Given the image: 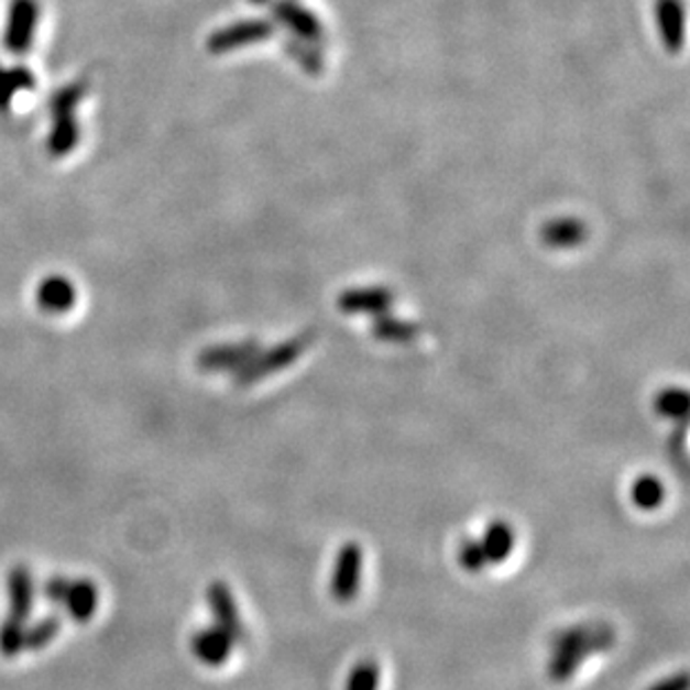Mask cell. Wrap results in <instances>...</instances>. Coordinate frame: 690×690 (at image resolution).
Here are the masks:
<instances>
[{
    "instance_id": "2e32d148",
    "label": "cell",
    "mask_w": 690,
    "mask_h": 690,
    "mask_svg": "<svg viewBox=\"0 0 690 690\" xmlns=\"http://www.w3.org/2000/svg\"><path fill=\"white\" fill-rule=\"evenodd\" d=\"M371 333L375 340L380 342H390V344H405L418 338V327L414 322L407 320H398L390 314H380L373 320Z\"/></svg>"
},
{
    "instance_id": "277c9868",
    "label": "cell",
    "mask_w": 690,
    "mask_h": 690,
    "mask_svg": "<svg viewBox=\"0 0 690 690\" xmlns=\"http://www.w3.org/2000/svg\"><path fill=\"white\" fill-rule=\"evenodd\" d=\"M362 577V548L355 541H347L336 559V568L331 574V596L340 603H349L355 599L360 590Z\"/></svg>"
},
{
    "instance_id": "5b68a950",
    "label": "cell",
    "mask_w": 690,
    "mask_h": 690,
    "mask_svg": "<svg viewBox=\"0 0 690 690\" xmlns=\"http://www.w3.org/2000/svg\"><path fill=\"white\" fill-rule=\"evenodd\" d=\"M271 34H273V25L266 21H242L236 25H228L223 30H217L208 39L206 45L212 54H223V52H233L242 45L266 41L271 39Z\"/></svg>"
},
{
    "instance_id": "ffe728a7",
    "label": "cell",
    "mask_w": 690,
    "mask_h": 690,
    "mask_svg": "<svg viewBox=\"0 0 690 690\" xmlns=\"http://www.w3.org/2000/svg\"><path fill=\"white\" fill-rule=\"evenodd\" d=\"M664 499H666V488H664V483H661L657 477H653V474L639 477V479L633 483V488H631V501H633L639 510H646V512L657 510V507L664 503Z\"/></svg>"
},
{
    "instance_id": "4fadbf2b",
    "label": "cell",
    "mask_w": 690,
    "mask_h": 690,
    "mask_svg": "<svg viewBox=\"0 0 690 690\" xmlns=\"http://www.w3.org/2000/svg\"><path fill=\"white\" fill-rule=\"evenodd\" d=\"M514 544H516L514 529L505 521H492L485 527V534L481 539V546L490 563H503L512 555Z\"/></svg>"
},
{
    "instance_id": "8992f818",
    "label": "cell",
    "mask_w": 690,
    "mask_h": 690,
    "mask_svg": "<svg viewBox=\"0 0 690 690\" xmlns=\"http://www.w3.org/2000/svg\"><path fill=\"white\" fill-rule=\"evenodd\" d=\"M208 603H210V610H212L217 626L221 631H226L230 637H233L236 644L244 642L247 639V628L242 624L238 603H236L233 594H230V588L226 583H221V581H215L208 588Z\"/></svg>"
},
{
    "instance_id": "6da1fadb",
    "label": "cell",
    "mask_w": 690,
    "mask_h": 690,
    "mask_svg": "<svg viewBox=\"0 0 690 690\" xmlns=\"http://www.w3.org/2000/svg\"><path fill=\"white\" fill-rule=\"evenodd\" d=\"M314 333L306 331L291 340H284L271 349H260L247 364H242L238 371H233L238 387H251L260 380H266L269 375H275L291 366L306 349L314 344Z\"/></svg>"
},
{
    "instance_id": "9a60e30c",
    "label": "cell",
    "mask_w": 690,
    "mask_h": 690,
    "mask_svg": "<svg viewBox=\"0 0 690 690\" xmlns=\"http://www.w3.org/2000/svg\"><path fill=\"white\" fill-rule=\"evenodd\" d=\"M81 139V128L76 121V114L67 117H54L52 132L47 136V152L52 157H65L76 147Z\"/></svg>"
},
{
    "instance_id": "ac0fdd59",
    "label": "cell",
    "mask_w": 690,
    "mask_h": 690,
    "mask_svg": "<svg viewBox=\"0 0 690 690\" xmlns=\"http://www.w3.org/2000/svg\"><path fill=\"white\" fill-rule=\"evenodd\" d=\"M275 14L277 19L291 28L295 34L304 36V39H318L320 36V23L316 17H311V12L302 10L299 6L295 3H288V0H284V3H277L275 6Z\"/></svg>"
},
{
    "instance_id": "9c48e42d",
    "label": "cell",
    "mask_w": 690,
    "mask_h": 690,
    "mask_svg": "<svg viewBox=\"0 0 690 690\" xmlns=\"http://www.w3.org/2000/svg\"><path fill=\"white\" fill-rule=\"evenodd\" d=\"M233 646H236V639L226 631H221L219 626L204 628L193 637V653L206 666L226 664L230 653H233Z\"/></svg>"
},
{
    "instance_id": "7a4b0ae2",
    "label": "cell",
    "mask_w": 690,
    "mask_h": 690,
    "mask_svg": "<svg viewBox=\"0 0 690 690\" xmlns=\"http://www.w3.org/2000/svg\"><path fill=\"white\" fill-rule=\"evenodd\" d=\"M617 642V633L605 622L577 624L552 635V650H563L581 657L583 661L594 653H605Z\"/></svg>"
},
{
    "instance_id": "ba28073f",
    "label": "cell",
    "mask_w": 690,
    "mask_h": 690,
    "mask_svg": "<svg viewBox=\"0 0 690 690\" xmlns=\"http://www.w3.org/2000/svg\"><path fill=\"white\" fill-rule=\"evenodd\" d=\"M394 302V293L390 288H349L340 295L338 306L344 314H366V316H380L387 314Z\"/></svg>"
},
{
    "instance_id": "5bb4252c",
    "label": "cell",
    "mask_w": 690,
    "mask_h": 690,
    "mask_svg": "<svg viewBox=\"0 0 690 690\" xmlns=\"http://www.w3.org/2000/svg\"><path fill=\"white\" fill-rule=\"evenodd\" d=\"M657 21L666 47L677 52L683 41V10L679 0H657Z\"/></svg>"
},
{
    "instance_id": "8fae6325",
    "label": "cell",
    "mask_w": 690,
    "mask_h": 690,
    "mask_svg": "<svg viewBox=\"0 0 690 690\" xmlns=\"http://www.w3.org/2000/svg\"><path fill=\"white\" fill-rule=\"evenodd\" d=\"M36 76L25 65L3 67L0 65V114H8L12 110V101L17 95L34 90Z\"/></svg>"
},
{
    "instance_id": "30bf717a",
    "label": "cell",
    "mask_w": 690,
    "mask_h": 690,
    "mask_svg": "<svg viewBox=\"0 0 690 690\" xmlns=\"http://www.w3.org/2000/svg\"><path fill=\"white\" fill-rule=\"evenodd\" d=\"M36 302L47 314H65L76 302V288L67 277L50 275L39 284Z\"/></svg>"
},
{
    "instance_id": "7402d4cb",
    "label": "cell",
    "mask_w": 690,
    "mask_h": 690,
    "mask_svg": "<svg viewBox=\"0 0 690 690\" xmlns=\"http://www.w3.org/2000/svg\"><path fill=\"white\" fill-rule=\"evenodd\" d=\"M380 683V666L373 659L358 661L344 683V690H377Z\"/></svg>"
},
{
    "instance_id": "d4e9b609",
    "label": "cell",
    "mask_w": 690,
    "mask_h": 690,
    "mask_svg": "<svg viewBox=\"0 0 690 690\" xmlns=\"http://www.w3.org/2000/svg\"><path fill=\"white\" fill-rule=\"evenodd\" d=\"M648 690H688V675H686V670H679V672L668 675L666 679L657 681Z\"/></svg>"
},
{
    "instance_id": "cb8c5ba5",
    "label": "cell",
    "mask_w": 690,
    "mask_h": 690,
    "mask_svg": "<svg viewBox=\"0 0 690 690\" xmlns=\"http://www.w3.org/2000/svg\"><path fill=\"white\" fill-rule=\"evenodd\" d=\"M581 664H583L581 657H577V655H572V653L555 650V655H552V659H550V666H548V675H550L552 681L566 683V681H570V679L577 675V670H579Z\"/></svg>"
},
{
    "instance_id": "e0dca14e",
    "label": "cell",
    "mask_w": 690,
    "mask_h": 690,
    "mask_svg": "<svg viewBox=\"0 0 690 690\" xmlns=\"http://www.w3.org/2000/svg\"><path fill=\"white\" fill-rule=\"evenodd\" d=\"M585 240V226L577 219H557L544 228V242L552 249H574Z\"/></svg>"
},
{
    "instance_id": "52a82bcc",
    "label": "cell",
    "mask_w": 690,
    "mask_h": 690,
    "mask_svg": "<svg viewBox=\"0 0 690 690\" xmlns=\"http://www.w3.org/2000/svg\"><path fill=\"white\" fill-rule=\"evenodd\" d=\"M262 347H260L258 340H244V342H233V344H217V347L204 349L197 362H199V366L204 371H238Z\"/></svg>"
},
{
    "instance_id": "7c38bea8",
    "label": "cell",
    "mask_w": 690,
    "mask_h": 690,
    "mask_svg": "<svg viewBox=\"0 0 690 690\" xmlns=\"http://www.w3.org/2000/svg\"><path fill=\"white\" fill-rule=\"evenodd\" d=\"M50 594L54 599H63L67 594L69 596V610L76 620H88L97 607V590L92 583H74L72 588H67V583L56 581L50 588Z\"/></svg>"
},
{
    "instance_id": "d6986e66",
    "label": "cell",
    "mask_w": 690,
    "mask_h": 690,
    "mask_svg": "<svg viewBox=\"0 0 690 690\" xmlns=\"http://www.w3.org/2000/svg\"><path fill=\"white\" fill-rule=\"evenodd\" d=\"M88 90H90L88 79L72 81V84L63 86L61 90H56L54 97H52V101H50V114H52V119H54V117L76 114V108H79V103L86 99Z\"/></svg>"
},
{
    "instance_id": "603a6c76",
    "label": "cell",
    "mask_w": 690,
    "mask_h": 690,
    "mask_svg": "<svg viewBox=\"0 0 690 690\" xmlns=\"http://www.w3.org/2000/svg\"><path fill=\"white\" fill-rule=\"evenodd\" d=\"M458 563L463 566L468 572H472V574H479V572H483L490 566V561L485 557V550H483L481 541H477V539H466L463 544H460V548H458Z\"/></svg>"
},
{
    "instance_id": "3957f363",
    "label": "cell",
    "mask_w": 690,
    "mask_h": 690,
    "mask_svg": "<svg viewBox=\"0 0 690 690\" xmlns=\"http://www.w3.org/2000/svg\"><path fill=\"white\" fill-rule=\"evenodd\" d=\"M41 19L39 0H12L8 10V23L3 32V45L10 54H28Z\"/></svg>"
},
{
    "instance_id": "44dd1931",
    "label": "cell",
    "mask_w": 690,
    "mask_h": 690,
    "mask_svg": "<svg viewBox=\"0 0 690 690\" xmlns=\"http://www.w3.org/2000/svg\"><path fill=\"white\" fill-rule=\"evenodd\" d=\"M655 409L664 418L683 420L688 414V394L679 387H668L655 398Z\"/></svg>"
}]
</instances>
